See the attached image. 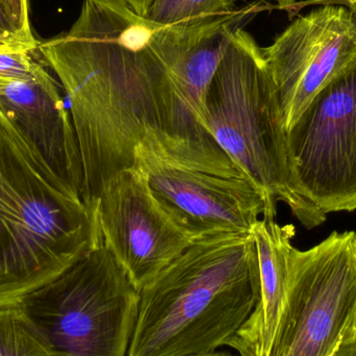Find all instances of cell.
<instances>
[{"label":"cell","mask_w":356,"mask_h":356,"mask_svg":"<svg viewBox=\"0 0 356 356\" xmlns=\"http://www.w3.org/2000/svg\"><path fill=\"white\" fill-rule=\"evenodd\" d=\"M164 33L123 0H85L68 33L38 43L66 93L94 209L106 180L135 165L147 127H168Z\"/></svg>","instance_id":"obj_1"},{"label":"cell","mask_w":356,"mask_h":356,"mask_svg":"<svg viewBox=\"0 0 356 356\" xmlns=\"http://www.w3.org/2000/svg\"><path fill=\"white\" fill-rule=\"evenodd\" d=\"M251 234L195 238L139 291L129 356H193L227 346L259 299Z\"/></svg>","instance_id":"obj_2"},{"label":"cell","mask_w":356,"mask_h":356,"mask_svg":"<svg viewBox=\"0 0 356 356\" xmlns=\"http://www.w3.org/2000/svg\"><path fill=\"white\" fill-rule=\"evenodd\" d=\"M104 244L83 202L0 113V309L17 305Z\"/></svg>","instance_id":"obj_3"},{"label":"cell","mask_w":356,"mask_h":356,"mask_svg":"<svg viewBox=\"0 0 356 356\" xmlns=\"http://www.w3.org/2000/svg\"><path fill=\"white\" fill-rule=\"evenodd\" d=\"M205 106L209 134L263 193L264 219L275 220L284 202L307 229L325 222L326 213L295 188L277 89L263 50L244 27L232 35Z\"/></svg>","instance_id":"obj_4"},{"label":"cell","mask_w":356,"mask_h":356,"mask_svg":"<svg viewBox=\"0 0 356 356\" xmlns=\"http://www.w3.org/2000/svg\"><path fill=\"white\" fill-rule=\"evenodd\" d=\"M135 165L163 209L194 238L250 234L265 213L259 186L213 137H180L149 125Z\"/></svg>","instance_id":"obj_5"},{"label":"cell","mask_w":356,"mask_h":356,"mask_svg":"<svg viewBox=\"0 0 356 356\" xmlns=\"http://www.w3.org/2000/svg\"><path fill=\"white\" fill-rule=\"evenodd\" d=\"M139 291L102 244L17 305L52 356H127Z\"/></svg>","instance_id":"obj_6"},{"label":"cell","mask_w":356,"mask_h":356,"mask_svg":"<svg viewBox=\"0 0 356 356\" xmlns=\"http://www.w3.org/2000/svg\"><path fill=\"white\" fill-rule=\"evenodd\" d=\"M356 342V232L291 249L288 284L266 356H337Z\"/></svg>","instance_id":"obj_7"},{"label":"cell","mask_w":356,"mask_h":356,"mask_svg":"<svg viewBox=\"0 0 356 356\" xmlns=\"http://www.w3.org/2000/svg\"><path fill=\"white\" fill-rule=\"evenodd\" d=\"M297 192L323 213L356 209V66L318 92L286 131Z\"/></svg>","instance_id":"obj_8"},{"label":"cell","mask_w":356,"mask_h":356,"mask_svg":"<svg viewBox=\"0 0 356 356\" xmlns=\"http://www.w3.org/2000/svg\"><path fill=\"white\" fill-rule=\"evenodd\" d=\"M261 50L288 131L320 90L356 66L355 15L344 4L313 8Z\"/></svg>","instance_id":"obj_9"},{"label":"cell","mask_w":356,"mask_h":356,"mask_svg":"<svg viewBox=\"0 0 356 356\" xmlns=\"http://www.w3.org/2000/svg\"><path fill=\"white\" fill-rule=\"evenodd\" d=\"M95 207L104 246L138 291L195 240L163 209L137 165L106 180Z\"/></svg>","instance_id":"obj_10"},{"label":"cell","mask_w":356,"mask_h":356,"mask_svg":"<svg viewBox=\"0 0 356 356\" xmlns=\"http://www.w3.org/2000/svg\"><path fill=\"white\" fill-rule=\"evenodd\" d=\"M0 113L46 166L83 199V163L72 118L46 69L27 81H0Z\"/></svg>","instance_id":"obj_11"},{"label":"cell","mask_w":356,"mask_h":356,"mask_svg":"<svg viewBox=\"0 0 356 356\" xmlns=\"http://www.w3.org/2000/svg\"><path fill=\"white\" fill-rule=\"evenodd\" d=\"M257 247L259 292L257 305L227 346L240 356H266L280 319L288 284L289 257L296 234L293 224L259 219L251 229Z\"/></svg>","instance_id":"obj_12"},{"label":"cell","mask_w":356,"mask_h":356,"mask_svg":"<svg viewBox=\"0 0 356 356\" xmlns=\"http://www.w3.org/2000/svg\"><path fill=\"white\" fill-rule=\"evenodd\" d=\"M0 356H52L18 305L0 309Z\"/></svg>","instance_id":"obj_13"},{"label":"cell","mask_w":356,"mask_h":356,"mask_svg":"<svg viewBox=\"0 0 356 356\" xmlns=\"http://www.w3.org/2000/svg\"><path fill=\"white\" fill-rule=\"evenodd\" d=\"M236 0H154L145 17L170 25L236 10Z\"/></svg>","instance_id":"obj_14"},{"label":"cell","mask_w":356,"mask_h":356,"mask_svg":"<svg viewBox=\"0 0 356 356\" xmlns=\"http://www.w3.org/2000/svg\"><path fill=\"white\" fill-rule=\"evenodd\" d=\"M35 51L25 46L0 49V81H27L45 70Z\"/></svg>","instance_id":"obj_15"},{"label":"cell","mask_w":356,"mask_h":356,"mask_svg":"<svg viewBox=\"0 0 356 356\" xmlns=\"http://www.w3.org/2000/svg\"><path fill=\"white\" fill-rule=\"evenodd\" d=\"M0 12L2 13L19 39L25 45L37 49L38 42L31 29L27 0H0Z\"/></svg>","instance_id":"obj_16"},{"label":"cell","mask_w":356,"mask_h":356,"mask_svg":"<svg viewBox=\"0 0 356 356\" xmlns=\"http://www.w3.org/2000/svg\"><path fill=\"white\" fill-rule=\"evenodd\" d=\"M0 39L8 40V41L18 42V43L25 45L24 43H22V42L20 41L18 35H16L14 29L10 26V23L6 20V17L2 15L1 12H0Z\"/></svg>","instance_id":"obj_17"},{"label":"cell","mask_w":356,"mask_h":356,"mask_svg":"<svg viewBox=\"0 0 356 356\" xmlns=\"http://www.w3.org/2000/svg\"><path fill=\"white\" fill-rule=\"evenodd\" d=\"M154 0H135L133 10L141 16H145Z\"/></svg>","instance_id":"obj_18"},{"label":"cell","mask_w":356,"mask_h":356,"mask_svg":"<svg viewBox=\"0 0 356 356\" xmlns=\"http://www.w3.org/2000/svg\"><path fill=\"white\" fill-rule=\"evenodd\" d=\"M337 356H356V342L347 345Z\"/></svg>","instance_id":"obj_19"},{"label":"cell","mask_w":356,"mask_h":356,"mask_svg":"<svg viewBox=\"0 0 356 356\" xmlns=\"http://www.w3.org/2000/svg\"><path fill=\"white\" fill-rule=\"evenodd\" d=\"M13 46H25V47H29V46L18 43V42L8 41V40L0 39V49H3V48L13 47ZM31 49H33V48H31Z\"/></svg>","instance_id":"obj_20"},{"label":"cell","mask_w":356,"mask_h":356,"mask_svg":"<svg viewBox=\"0 0 356 356\" xmlns=\"http://www.w3.org/2000/svg\"><path fill=\"white\" fill-rule=\"evenodd\" d=\"M344 6H348L356 17V0H342Z\"/></svg>","instance_id":"obj_21"},{"label":"cell","mask_w":356,"mask_h":356,"mask_svg":"<svg viewBox=\"0 0 356 356\" xmlns=\"http://www.w3.org/2000/svg\"><path fill=\"white\" fill-rule=\"evenodd\" d=\"M274 1L277 2L280 6H292L296 0H274Z\"/></svg>","instance_id":"obj_22"},{"label":"cell","mask_w":356,"mask_h":356,"mask_svg":"<svg viewBox=\"0 0 356 356\" xmlns=\"http://www.w3.org/2000/svg\"><path fill=\"white\" fill-rule=\"evenodd\" d=\"M193 356H232V355H228V353H207V355H193Z\"/></svg>","instance_id":"obj_23"},{"label":"cell","mask_w":356,"mask_h":356,"mask_svg":"<svg viewBox=\"0 0 356 356\" xmlns=\"http://www.w3.org/2000/svg\"><path fill=\"white\" fill-rule=\"evenodd\" d=\"M123 1L127 2L131 8H134V4H135V0H123Z\"/></svg>","instance_id":"obj_24"}]
</instances>
